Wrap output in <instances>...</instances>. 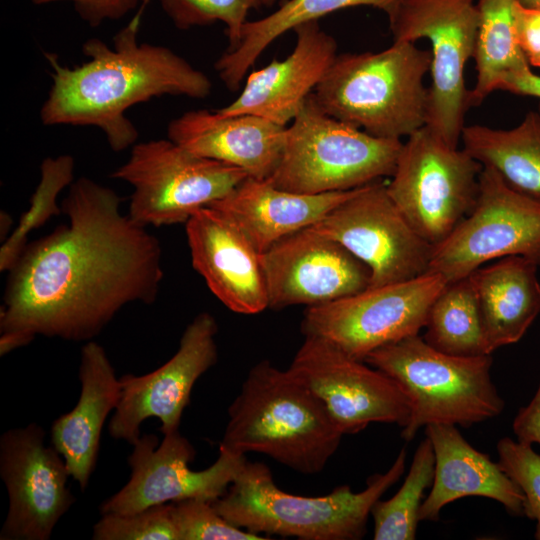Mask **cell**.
Masks as SVG:
<instances>
[{"label":"cell","mask_w":540,"mask_h":540,"mask_svg":"<svg viewBox=\"0 0 540 540\" xmlns=\"http://www.w3.org/2000/svg\"><path fill=\"white\" fill-rule=\"evenodd\" d=\"M36 5L69 1L81 19L91 27H97L106 20H118L149 0H32Z\"/></svg>","instance_id":"d590c367"},{"label":"cell","mask_w":540,"mask_h":540,"mask_svg":"<svg viewBox=\"0 0 540 540\" xmlns=\"http://www.w3.org/2000/svg\"><path fill=\"white\" fill-rule=\"evenodd\" d=\"M289 372L324 404L343 435L374 422L405 427L411 407L399 384L326 339L305 336Z\"/></svg>","instance_id":"5bb4252c"},{"label":"cell","mask_w":540,"mask_h":540,"mask_svg":"<svg viewBox=\"0 0 540 540\" xmlns=\"http://www.w3.org/2000/svg\"><path fill=\"white\" fill-rule=\"evenodd\" d=\"M539 112H540V105H539Z\"/></svg>","instance_id":"7bdbcfd3"},{"label":"cell","mask_w":540,"mask_h":540,"mask_svg":"<svg viewBox=\"0 0 540 540\" xmlns=\"http://www.w3.org/2000/svg\"><path fill=\"white\" fill-rule=\"evenodd\" d=\"M424 328L423 339L443 353L463 357L491 355L469 276L447 283L433 302Z\"/></svg>","instance_id":"f1b7e54d"},{"label":"cell","mask_w":540,"mask_h":540,"mask_svg":"<svg viewBox=\"0 0 540 540\" xmlns=\"http://www.w3.org/2000/svg\"><path fill=\"white\" fill-rule=\"evenodd\" d=\"M517 0H477L479 23L473 58L476 82L469 106H478L509 73L529 67L520 46L514 6Z\"/></svg>","instance_id":"83f0119b"},{"label":"cell","mask_w":540,"mask_h":540,"mask_svg":"<svg viewBox=\"0 0 540 540\" xmlns=\"http://www.w3.org/2000/svg\"><path fill=\"white\" fill-rule=\"evenodd\" d=\"M400 0H288L266 17L247 21L239 43L216 61L215 69L230 90H236L248 69L265 49L282 34L298 25L357 6L380 9L386 14Z\"/></svg>","instance_id":"4316f807"},{"label":"cell","mask_w":540,"mask_h":540,"mask_svg":"<svg viewBox=\"0 0 540 540\" xmlns=\"http://www.w3.org/2000/svg\"><path fill=\"white\" fill-rule=\"evenodd\" d=\"M268 308L329 303L369 288V268L338 242L311 227L260 254Z\"/></svg>","instance_id":"ac0fdd59"},{"label":"cell","mask_w":540,"mask_h":540,"mask_svg":"<svg viewBox=\"0 0 540 540\" xmlns=\"http://www.w3.org/2000/svg\"><path fill=\"white\" fill-rule=\"evenodd\" d=\"M356 189L303 194L246 177L209 207L227 216L261 254L282 238L313 226Z\"/></svg>","instance_id":"cb8c5ba5"},{"label":"cell","mask_w":540,"mask_h":540,"mask_svg":"<svg viewBox=\"0 0 540 540\" xmlns=\"http://www.w3.org/2000/svg\"><path fill=\"white\" fill-rule=\"evenodd\" d=\"M435 454L428 437L423 439L402 486L388 500L378 499L372 507L375 540H414L424 491L432 486Z\"/></svg>","instance_id":"f546056e"},{"label":"cell","mask_w":540,"mask_h":540,"mask_svg":"<svg viewBox=\"0 0 540 540\" xmlns=\"http://www.w3.org/2000/svg\"><path fill=\"white\" fill-rule=\"evenodd\" d=\"M217 332L214 316L201 312L166 363L144 375H122L120 401L108 425L111 437L132 445L141 436L142 423L152 417L159 419L163 435L179 431L193 386L217 362Z\"/></svg>","instance_id":"e0dca14e"},{"label":"cell","mask_w":540,"mask_h":540,"mask_svg":"<svg viewBox=\"0 0 540 540\" xmlns=\"http://www.w3.org/2000/svg\"><path fill=\"white\" fill-rule=\"evenodd\" d=\"M514 255L540 266V201L514 190L494 169L483 166L471 211L433 246L428 272L453 282L486 262Z\"/></svg>","instance_id":"8fae6325"},{"label":"cell","mask_w":540,"mask_h":540,"mask_svg":"<svg viewBox=\"0 0 540 540\" xmlns=\"http://www.w3.org/2000/svg\"><path fill=\"white\" fill-rule=\"evenodd\" d=\"M402 144L328 115L311 93L286 127L280 162L267 180L303 194L356 189L391 177Z\"/></svg>","instance_id":"52a82bcc"},{"label":"cell","mask_w":540,"mask_h":540,"mask_svg":"<svg viewBox=\"0 0 540 540\" xmlns=\"http://www.w3.org/2000/svg\"><path fill=\"white\" fill-rule=\"evenodd\" d=\"M40 182L12 234L0 248V270L9 271L28 243V235L51 217L62 213L57 196L74 179V159L70 155L47 157L41 167Z\"/></svg>","instance_id":"4dcf8cb0"},{"label":"cell","mask_w":540,"mask_h":540,"mask_svg":"<svg viewBox=\"0 0 540 540\" xmlns=\"http://www.w3.org/2000/svg\"><path fill=\"white\" fill-rule=\"evenodd\" d=\"M343 434L324 404L289 370L269 360L254 365L228 408L219 450L264 454L305 475L318 474Z\"/></svg>","instance_id":"3957f363"},{"label":"cell","mask_w":540,"mask_h":540,"mask_svg":"<svg viewBox=\"0 0 540 540\" xmlns=\"http://www.w3.org/2000/svg\"><path fill=\"white\" fill-rule=\"evenodd\" d=\"M406 456L402 448L392 466L372 475L360 492L341 485L317 497L282 491L269 467L246 460L225 494L212 504L234 526L269 538L359 540L366 534L375 502L403 475Z\"/></svg>","instance_id":"277c9868"},{"label":"cell","mask_w":540,"mask_h":540,"mask_svg":"<svg viewBox=\"0 0 540 540\" xmlns=\"http://www.w3.org/2000/svg\"><path fill=\"white\" fill-rule=\"evenodd\" d=\"M498 464L524 494V515L536 521L540 540V454L532 445L504 437L497 443Z\"/></svg>","instance_id":"e575fe53"},{"label":"cell","mask_w":540,"mask_h":540,"mask_svg":"<svg viewBox=\"0 0 540 540\" xmlns=\"http://www.w3.org/2000/svg\"><path fill=\"white\" fill-rule=\"evenodd\" d=\"M185 228L192 266L221 303L243 315L268 308L260 253L227 216L207 206Z\"/></svg>","instance_id":"d6986e66"},{"label":"cell","mask_w":540,"mask_h":540,"mask_svg":"<svg viewBox=\"0 0 540 540\" xmlns=\"http://www.w3.org/2000/svg\"><path fill=\"white\" fill-rule=\"evenodd\" d=\"M278 0H259V5L264 7L273 6Z\"/></svg>","instance_id":"b9f144b4"},{"label":"cell","mask_w":540,"mask_h":540,"mask_svg":"<svg viewBox=\"0 0 540 540\" xmlns=\"http://www.w3.org/2000/svg\"><path fill=\"white\" fill-rule=\"evenodd\" d=\"M141 13L113 38L109 47L98 38L82 47L88 60L75 67L44 53L52 85L40 117L44 125L95 126L113 151L133 146L138 130L126 117L135 104L163 95L206 98L212 90L208 76L171 49L139 43Z\"/></svg>","instance_id":"7a4b0ae2"},{"label":"cell","mask_w":540,"mask_h":540,"mask_svg":"<svg viewBox=\"0 0 540 540\" xmlns=\"http://www.w3.org/2000/svg\"><path fill=\"white\" fill-rule=\"evenodd\" d=\"M431 52L394 41L378 52L337 55L312 92L328 115L373 136L401 140L426 125Z\"/></svg>","instance_id":"5b68a950"},{"label":"cell","mask_w":540,"mask_h":540,"mask_svg":"<svg viewBox=\"0 0 540 540\" xmlns=\"http://www.w3.org/2000/svg\"><path fill=\"white\" fill-rule=\"evenodd\" d=\"M172 504L179 540L270 539L229 523L210 501L190 498Z\"/></svg>","instance_id":"836d02e7"},{"label":"cell","mask_w":540,"mask_h":540,"mask_svg":"<svg viewBox=\"0 0 540 540\" xmlns=\"http://www.w3.org/2000/svg\"><path fill=\"white\" fill-rule=\"evenodd\" d=\"M0 216H1V223H0L1 224V227H0V229H1V240L4 239V241H5L6 240V235L9 232L13 221H12L11 217L9 216V214L6 213V212H1Z\"/></svg>","instance_id":"ab89813d"},{"label":"cell","mask_w":540,"mask_h":540,"mask_svg":"<svg viewBox=\"0 0 540 540\" xmlns=\"http://www.w3.org/2000/svg\"><path fill=\"white\" fill-rule=\"evenodd\" d=\"M311 228L344 246L369 268V287L428 272L433 245L408 222L381 180L357 188Z\"/></svg>","instance_id":"4fadbf2b"},{"label":"cell","mask_w":540,"mask_h":540,"mask_svg":"<svg viewBox=\"0 0 540 540\" xmlns=\"http://www.w3.org/2000/svg\"><path fill=\"white\" fill-rule=\"evenodd\" d=\"M128 457V482L102 502V514H131L154 505L196 498L213 502L223 496L247 460L219 450L217 460L200 471L190 469L196 451L179 431L141 435Z\"/></svg>","instance_id":"2e32d148"},{"label":"cell","mask_w":540,"mask_h":540,"mask_svg":"<svg viewBox=\"0 0 540 540\" xmlns=\"http://www.w3.org/2000/svg\"><path fill=\"white\" fill-rule=\"evenodd\" d=\"M425 435L435 454L431 491L419 510V521H437L449 503L469 496L490 498L513 515H524V494L519 486L494 463L476 450L456 425L430 424Z\"/></svg>","instance_id":"603a6c76"},{"label":"cell","mask_w":540,"mask_h":540,"mask_svg":"<svg viewBox=\"0 0 540 540\" xmlns=\"http://www.w3.org/2000/svg\"><path fill=\"white\" fill-rule=\"evenodd\" d=\"M93 540H179L172 502L131 514H102L94 524Z\"/></svg>","instance_id":"d6a6232c"},{"label":"cell","mask_w":540,"mask_h":540,"mask_svg":"<svg viewBox=\"0 0 540 540\" xmlns=\"http://www.w3.org/2000/svg\"><path fill=\"white\" fill-rule=\"evenodd\" d=\"M523 4L532 7H540V0H520Z\"/></svg>","instance_id":"60d3db41"},{"label":"cell","mask_w":540,"mask_h":540,"mask_svg":"<svg viewBox=\"0 0 540 540\" xmlns=\"http://www.w3.org/2000/svg\"><path fill=\"white\" fill-rule=\"evenodd\" d=\"M512 429L518 441L540 445V383L531 401L518 410Z\"/></svg>","instance_id":"8d00e7d4"},{"label":"cell","mask_w":540,"mask_h":540,"mask_svg":"<svg viewBox=\"0 0 540 540\" xmlns=\"http://www.w3.org/2000/svg\"><path fill=\"white\" fill-rule=\"evenodd\" d=\"M497 90L540 99V75L531 66L511 72L500 81Z\"/></svg>","instance_id":"74e56055"},{"label":"cell","mask_w":540,"mask_h":540,"mask_svg":"<svg viewBox=\"0 0 540 540\" xmlns=\"http://www.w3.org/2000/svg\"><path fill=\"white\" fill-rule=\"evenodd\" d=\"M364 361L393 378L407 396L411 412L401 432L406 441L430 424L469 427L504 409L491 379V355L446 354L417 334L375 349Z\"/></svg>","instance_id":"8992f818"},{"label":"cell","mask_w":540,"mask_h":540,"mask_svg":"<svg viewBox=\"0 0 540 540\" xmlns=\"http://www.w3.org/2000/svg\"><path fill=\"white\" fill-rule=\"evenodd\" d=\"M483 166L423 126L403 142L387 191L433 246L471 211Z\"/></svg>","instance_id":"30bf717a"},{"label":"cell","mask_w":540,"mask_h":540,"mask_svg":"<svg viewBox=\"0 0 540 540\" xmlns=\"http://www.w3.org/2000/svg\"><path fill=\"white\" fill-rule=\"evenodd\" d=\"M440 274L379 287L329 303L307 307L301 322L304 336L333 343L364 361L377 348L417 335L425 327L430 308L447 285Z\"/></svg>","instance_id":"7c38bea8"},{"label":"cell","mask_w":540,"mask_h":540,"mask_svg":"<svg viewBox=\"0 0 540 540\" xmlns=\"http://www.w3.org/2000/svg\"><path fill=\"white\" fill-rule=\"evenodd\" d=\"M79 380L76 405L53 421L50 435L70 476L84 491L97 463L103 426L121 397L120 379L105 349L92 340L81 348Z\"/></svg>","instance_id":"7402d4cb"},{"label":"cell","mask_w":540,"mask_h":540,"mask_svg":"<svg viewBox=\"0 0 540 540\" xmlns=\"http://www.w3.org/2000/svg\"><path fill=\"white\" fill-rule=\"evenodd\" d=\"M296 44L283 60L251 72L243 90L221 115L253 114L288 126L337 56L335 39L318 20L295 27Z\"/></svg>","instance_id":"ffe728a7"},{"label":"cell","mask_w":540,"mask_h":540,"mask_svg":"<svg viewBox=\"0 0 540 540\" xmlns=\"http://www.w3.org/2000/svg\"><path fill=\"white\" fill-rule=\"evenodd\" d=\"M111 177L129 183V217L138 225L186 223L201 208L227 196L248 175L242 169L197 155L168 139L132 146Z\"/></svg>","instance_id":"9c48e42d"},{"label":"cell","mask_w":540,"mask_h":540,"mask_svg":"<svg viewBox=\"0 0 540 540\" xmlns=\"http://www.w3.org/2000/svg\"><path fill=\"white\" fill-rule=\"evenodd\" d=\"M463 149L494 169L514 190L540 201V112L530 111L519 125L496 129L470 125L461 134Z\"/></svg>","instance_id":"484cf974"},{"label":"cell","mask_w":540,"mask_h":540,"mask_svg":"<svg viewBox=\"0 0 540 540\" xmlns=\"http://www.w3.org/2000/svg\"><path fill=\"white\" fill-rule=\"evenodd\" d=\"M0 475L9 507L1 540H48L75 497L64 458L45 444L37 423L7 430L0 438Z\"/></svg>","instance_id":"9a60e30c"},{"label":"cell","mask_w":540,"mask_h":540,"mask_svg":"<svg viewBox=\"0 0 540 540\" xmlns=\"http://www.w3.org/2000/svg\"><path fill=\"white\" fill-rule=\"evenodd\" d=\"M286 127L253 114L202 109L171 121L168 138L197 155L236 166L248 177L267 180L280 162Z\"/></svg>","instance_id":"44dd1931"},{"label":"cell","mask_w":540,"mask_h":540,"mask_svg":"<svg viewBox=\"0 0 540 540\" xmlns=\"http://www.w3.org/2000/svg\"><path fill=\"white\" fill-rule=\"evenodd\" d=\"M538 267L531 259L514 255L469 275L489 354L517 343L539 315Z\"/></svg>","instance_id":"d4e9b609"},{"label":"cell","mask_w":540,"mask_h":540,"mask_svg":"<svg viewBox=\"0 0 540 540\" xmlns=\"http://www.w3.org/2000/svg\"><path fill=\"white\" fill-rule=\"evenodd\" d=\"M111 188L80 177L61 203L68 224L27 243L8 271L0 331L88 342L126 305L156 301L161 246L121 212Z\"/></svg>","instance_id":"6da1fadb"},{"label":"cell","mask_w":540,"mask_h":540,"mask_svg":"<svg viewBox=\"0 0 540 540\" xmlns=\"http://www.w3.org/2000/svg\"><path fill=\"white\" fill-rule=\"evenodd\" d=\"M35 337L21 331L1 332L0 355L4 356L11 351L28 345Z\"/></svg>","instance_id":"f35d334b"},{"label":"cell","mask_w":540,"mask_h":540,"mask_svg":"<svg viewBox=\"0 0 540 540\" xmlns=\"http://www.w3.org/2000/svg\"><path fill=\"white\" fill-rule=\"evenodd\" d=\"M162 9L178 29L207 26L216 22L225 25L229 48L241 39L249 11L259 0H159Z\"/></svg>","instance_id":"1f68e13d"},{"label":"cell","mask_w":540,"mask_h":540,"mask_svg":"<svg viewBox=\"0 0 540 540\" xmlns=\"http://www.w3.org/2000/svg\"><path fill=\"white\" fill-rule=\"evenodd\" d=\"M386 15L394 41L429 40L431 85L425 126L458 147L470 107L465 67L475 51L477 0H400Z\"/></svg>","instance_id":"ba28073f"}]
</instances>
